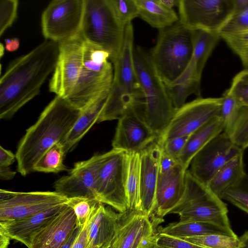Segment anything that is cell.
Returning a JSON list of instances; mask_svg holds the SVG:
<instances>
[{"label": "cell", "mask_w": 248, "mask_h": 248, "mask_svg": "<svg viewBox=\"0 0 248 248\" xmlns=\"http://www.w3.org/2000/svg\"><path fill=\"white\" fill-rule=\"evenodd\" d=\"M224 124L220 116L204 124L189 136L178 158V163L187 170L195 155L210 141L223 131Z\"/></svg>", "instance_id": "cell-27"}, {"label": "cell", "mask_w": 248, "mask_h": 248, "mask_svg": "<svg viewBox=\"0 0 248 248\" xmlns=\"http://www.w3.org/2000/svg\"><path fill=\"white\" fill-rule=\"evenodd\" d=\"M243 155L244 151L227 162L207 185L221 199L227 190L240 184L247 175L244 168Z\"/></svg>", "instance_id": "cell-28"}, {"label": "cell", "mask_w": 248, "mask_h": 248, "mask_svg": "<svg viewBox=\"0 0 248 248\" xmlns=\"http://www.w3.org/2000/svg\"><path fill=\"white\" fill-rule=\"evenodd\" d=\"M248 214V175L238 186L227 190L222 198Z\"/></svg>", "instance_id": "cell-37"}, {"label": "cell", "mask_w": 248, "mask_h": 248, "mask_svg": "<svg viewBox=\"0 0 248 248\" xmlns=\"http://www.w3.org/2000/svg\"><path fill=\"white\" fill-rule=\"evenodd\" d=\"M239 242L237 248H248V231L239 238Z\"/></svg>", "instance_id": "cell-51"}, {"label": "cell", "mask_w": 248, "mask_h": 248, "mask_svg": "<svg viewBox=\"0 0 248 248\" xmlns=\"http://www.w3.org/2000/svg\"><path fill=\"white\" fill-rule=\"evenodd\" d=\"M112 152L111 149L104 154H96L88 159L75 163L67 175L55 182V191L68 198H87L99 202L96 190L98 174L102 163Z\"/></svg>", "instance_id": "cell-14"}, {"label": "cell", "mask_w": 248, "mask_h": 248, "mask_svg": "<svg viewBox=\"0 0 248 248\" xmlns=\"http://www.w3.org/2000/svg\"><path fill=\"white\" fill-rule=\"evenodd\" d=\"M234 13L243 11L248 8V0H233Z\"/></svg>", "instance_id": "cell-48"}, {"label": "cell", "mask_w": 248, "mask_h": 248, "mask_svg": "<svg viewBox=\"0 0 248 248\" xmlns=\"http://www.w3.org/2000/svg\"><path fill=\"white\" fill-rule=\"evenodd\" d=\"M165 7L169 9H173V7L178 6L179 0H158Z\"/></svg>", "instance_id": "cell-50"}, {"label": "cell", "mask_w": 248, "mask_h": 248, "mask_svg": "<svg viewBox=\"0 0 248 248\" xmlns=\"http://www.w3.org/2000/svg\"><path fill=\"white\" fill-rule=\"evenodd\" d=\"M179 21L190 30L219 33L234 12L233 0H179Z\"/></svg>", "instance_id": "cell-10"}, {"label": "cell", "mask_w": 248, "mask_h": 248, "mask_svg": "<svg viewBox=\"0 0 248 248\" xmlns=\"http://www.w3.org/2000/svg\"><path fill=\"white\" fill-rule=\"evenodd\" d=\"M192 31L179 20L158 30L155 46L148 52L152 64L166 86L182 74L193 54Z\"/></svg>", "instance_id": "cell-5"}, {"label": "cell", "mask_w": 248, "mask_h": 248, "mask_svg": "<svg viewBox=\"0 0 248 248\" xmlns=\"http://www.w3.org/2000/svg\"><path fill=\"white\" fill-rule=\"evenodd\" d=\"M108 52L84 40L82 65L76 85L66 98L81 110L101 94L108 93L113 77V67Z\"/></svg>", "instance_id": "cell-6"}, {"label": "cell", "mask_w": 248, "mask_h": 248, "mask_svg": "<svg viewBox=\"0 0 248 248\" xmlns=\"http://www.w3.org/2000/svg\"><path fill=\"white\" fill-rule=\"evenodd\" d=\"M138 17L158 30L169 27L179 21L173 9L163 6L158 0H135Z\"/></svg>", "instance_id": "cell-30"}, {"label": "cell", "mask_w": 248, "mask_h": 248, "mask_svg": "<svg viewBox=\"0 0 248 248\" xmlns=\"http://www.w3.org/2000/svg\"><path fill=\"white\" fill-rule=\"evenodd\" d=\"M113 149L102 163L98 174L96 190L99 202L111 206L120 213L128 210L126 183L127 152Z\"/></svg>", "instance_id": "cell-9"}, {"label": "cell", "mask_w": 248, "mask_h": 248, "mask_svg": "<svg viewBox=\"0 0 248 248\" xmlns=\"http://www.w3.org/2000/svg\"><path fill=\"white\" fill-rule=\"evenodd\" d=\"M125 28L117 20L108 0H84L81 34L85 41L108 52L112 63L121 52Z\"/></svg>", "instance_id": "cell-7"}, {"label": "cell", "mask_w": 248, "mask_h": 248, "mask_svg": "<svg viewBox=\"0 0 248 248\" xmlns=\"http://www.w3.org/2000/svg\"><path fill=\"white\" fill-rule=\"evenodd\" d=\"M16 159V155L0 146V167H9Z\"/></svg>", "instance_id": "cell-44"}, {"label": "cell", "mask_w": 248, "mask_h": 248, "mask_svg": "<svg viewBox=\"0 0 248 248\" xmlns=\"http://www.w3.org/2000/svg\"><path fill=\"white\" fill-rule=\"evenodd\" d=\"M222 98L201 97L176 110L170 124L157 139L162 142L190 135L211 119L220 116Z\"/></svg>", "instance_id": "cell-13"}, {"label": "cell", "mask_w": 248, "mask_h": 248, "mask_svg": "<svg viewBox=\"0 0 248 248\" xmlns=\"http://www.w3.org/2000/svg\"><path fill=\"white\" fill-rule=\"evenodd\" d=\"M191 31L193 50L190 62L202 75L207 60L221 37L219 33L201 30Z\"/></svg>", "instance_id": "cell-31"}, {"label": "cell", "mask_w": 248, "mask_h": 248, "mask_svg": "<svg viewBox=\"0 0 248 248\" xmlns=\"http://www.w3.org/2000/svg\"><path fill=\"white\" fill-rule=\"evenodd\" d=\"M4 41L5 49L7 51H16L19 47L20 41L17 38H6Z\"/></svg>", "instance_id": "cell-45"}, {"label": "cell", "mask_w": 248, "mask_h": 248, "mask_svg": "<svg viewBox=\"0 0 248 248\" xmlns=\"http://www.w3.org/2000/svg\"><path fill=\"white\" fill-rule=\"evenodd\" d=\"M117 20L124 27L138 17L135 0H108Z\"/></svg>", "instance_id": "cell-35"}, {"label": "cell", "mask_w": 248, "mask_h": 248, "mask_svg": "<svg viewBox=\"0 0 248 248\" xmlns=\"http://www.w3.org/2000/svg\"><path fill=\"white\" fill-rule=\"evenodd\" d=\"M155 243L159 248H205L182 238L156 233Z\"/></svg>", "instance_id": "cell-40"}, {"label": "cell", "mask_w": 248, "mask_h": 248, "mask_svg": "<svg viewBox=\"0 0 248 248\" xmlns=\"http://www.w3.org/2000/svg\"><path fill=\"white\" fill-rule=\"evenodd\" d=\"M16 174V171L11 170L9 167H0V178L1 180H11Z\"/></svg>", "instance_id": "cell-46"}, {"label": "cell", "mask_w": 248, "mask_h": 248, "mask_svg": "<svg viewBox=\"0 0 248 248\" xmlns=\"http://www.w3.org/2000/svg\"><path fill=\"white\" fill-rule=\"evenodd\" d=\"M80 112L66 98L56 95L19 141L15 154L17 171L22 176L34 172L44 153L67 136Z\"/></svg>", "instance_id": "cell-2"}, {"label": "cell", "mask_w": 248, "mask_h": 248, "mask_svg": "<svg viewBox=\"0 0 248 248\" xmlns=\"http://www.w3.org/2000/svg\"><path fill=\"white\" fill-rule=\"evenodd\" d=\"M68 198L54 191L17 192L0 201V222L18 220L67 204Z\"/></svg>", "instance_id": "cell-16"}, {"label": "cell", "mask_w": 248, "mask_h": 248, "mask_svg": "<svg viewBox=\"0 0 248 248\" xmlns=\"http://www.w3.org/2000/svg\"><path fill=\"white\" fill-rule=\"evenodd\" d=\"M127 156L126 188L128 209L130 211L142 212L140 199V154L127 152Z\"/></svg>", "instance_id": "cell-32"}, {"label": "cell", "mask_w": 248, "mask_h": 248, "mask_svg": "<svg viewBox=\"0 0 248 248\" xmlns=\"http://www.w3.org/2000/svg\"><path fill=\"white\" fill-rule=\"evenodd\" d=\"M108 93H104L81 110L74 126L62 141L66 153L71 151L94 124L98 122Z\"/></svg>", "instance_id": "cell-26"}, {"label": "cell", "mask_w": 248, "mask_h": 248, "mask_svg": "<svg viewBox=\"0 0 248 248\" xmlns=\"http://www.w3.org/2000/svg\"><path fill=\"white\" fill-rule=\"evenodd\" d=\"M179 163L170 170L159 173L154 212L150 217L155 227L180 203L186 190V171Z\"/></svg>", "instance_id": "cell-17"}, {"label": "cell", "mask_w": 248, "mask_h": 248, "mask_svg": "<svg viewBox=\"0 0 248 248\" xmlns=\"http://www.w3.org/2000/svg\"><path fill=\"white\" fill-rule=\"evenodd\" d=\"M161 147L156 140L140 153L141 211L151 217L154 210Z\"/></svg>", "instance_id": "cell-20"}, {"label": "cell", "mask_w": 248, "mask_h": 248, "mask_svg": "<svg viewBox=\"0 0 248 248\" xmlns=\"http://www.w3.org/2000/svg\"><path fill=\"white\" fill-rule=\"evenodd\" d=\"M99 202L89 198L74 197L68 198L67 204L74 210L77 225L82 227L88 220L93 209Z\"/></svg>", "instance_id": "cell-36"}, {"label": "cell", "mask_w": 248, "mask_h": 248, "mask_svg": "<svg viewBox=\"0 0 248 248\" xmlns=\"http://www.w3.org/2000/svg\"><path fill=\"white\" fill-rule=\"evenodd\" d=\"M243 151L222 131L195 155L189 170L198 180L207 186L222 166Z\"/></svg>", "instance_id": "cell-15"}, {"label": "cell", "mask_w": 248, "mask_h": 248, "mask_svg": "<svg viewBox=\"0 0 248 248\" xmlns=\"http://www.w3.org/2000/svg\"><path fill=\"white\" fill-rule=\"evenodd\" d=\"M122 214L97 203L90 215L87 248H110Z\"/></svg>", "instance_id": "cell-23"}, {"label": "cell", "mask_w": 248, "mask_h": 248, "mask_svg": "<svg viewBox=\"0 0 248 248\" xmlns=\"http://www.w3.org/2000/svg\"><path fill=\"white\" fill-rule=\"evenodd\" d=\"M190 135L175 137L162 142L156 141L164 152L178 160Z\"/></svg>", "instance_id": "cell-41"}, {"label": "cell", "mask_w": 248, "mask_h": 248, "mask_svg": "<svg viewBox=\"0 0 248 248\" xmlns=\"http://www.w3.org/2000/svg\"><path fill=\"white\" fill-rule=\"evenodd\" d=\"M84 39L81 33L59 43V53L49 83V91L67 98L72 93L80 73Z\"/></svg>", "instance_id": "cell-12"}, {"label": "cell", "mask_w": 248, "mask_h": 248, "mask_svg": "<svg viewBox=\"0 0 248 248\" xmlns=\"http://www.w3.org/2000/svg\"><path fill=\"white\" fill-rule=\"evenodd\" d=\"M134 29L126 25L121 52L112 63L113 77L97 123L119 120L127 115L144 113V95L136 74L134 58Z\"/></svg>", "instance_id": "cell-3"}, {"label": "cell", "mask_w": 248, "mask_h": 248, "mask_svg": "<svg viewBox=\"0 0 248 248\" xmlns=\"http://www.w3.org/2000/svg\"><path fill=\"white\" fill-rule=\"evenodd\" d=\"M158 233L179 238L208 234L236 236L232 229H227L211 222L193 221H179L170 223L160 228Z\"/></svg>", "instance_id": "cell-29"}, {"label": "cell", "mask_w": 248, "mask_h": 248, "mask_svg": "<svg viewBox=\"0 0 248 248\" xmlns=\"http://www.w3.org/2000/svg\"><path fill=\"white\" fill-rule=\"evenodd\" d=\"M228 90L240 105L248 107V69L234 77Z\"/></svg>", "instance_id": "cell-38"}, {"label": "cell", "mask_w": 248, "mask_h": 248, "mask_svg": "<svg viewBox=\"0 0 248 248\" xmlns=\"http://www.w3.org/2000/svg\"><path fill=\"white\" fill-rule=\"evenodd\" d=\"M84 0H54L41 16L46 40L60 43L81 33Z\"/></svg>", "instance_id": "cell-11"}, {"label": "cell", "mask_w": 248, "mask_h": 248, "mask_svg": "<svg viewBox=\"0 0 248 248\" xmlns=\"http://www.w3.org/2000/svg\"><path fill=\"white\" fill-rule=\"evenodd\" d=\"M11 238L3 231L0 230V248H7Z\"/></svg>", "instance_id": "cell-49"}, {"label": "cell", "mask_w": 248, "mask_h": 248, "mask_svg": "<svg viewBox=\"0 0 248 248\" xmlns=\"http://www.w3.org/2000/svg\"><path fill=\"white\" fill-rule=\"evenodd\" d=\"M219 33L244 69H248V8L234 13Z\"/></svg>", "instance_id": "cell-25"}, {"label": "cell", "mask_w": 248, "mask_h": 248, "mask_svg": "<svg viewBox=\"0 0 248 248\" xmlns=\"http://www.w3.org/2000/svg\"></svg>", "instance_id": "cell-55"}, {"label": "cell", "mask_w": 248, "mask_h": 248, "mask_svg": "<svg viewBox=\"0 0 248 248\" xmlns=\"http://www.w3.org/2000/svg\"><path fill=\"white\" fill-rule=\"evenodd\" d=\"M67 205V204L58 205L18 220L0 222V230L8 235L11 239L19 241L29 248L33 235Z\"/></svg>", "instance_id": "cell-24"}, {"label": "cell", "mask_w": 248, "mask_h": 248, "mask_svg": "<svg viewBox=\"0 0 248 248\" xmlns=\"http://www.w3.org/2000/svg\"><path fill=\"white\" fill-rule=\"evenodd\" d=\"M4 53V47L2 43H0V58L3 55Z\"/></svg>", "instance_id": "cell-53"}, {"label": "cell", "mask_w": 248, "mask_h": 248, "mask_svg": "<svg viewBox=\"0 0 248 248\" xmlns=\"http://www.w3.org/2000/svg\"><path fill=\"white\" fill-rule=\"evenodd\" d=\"M77 225L73 209L68 205L32 237L29 248H60Z\"/></svg>", "instance_id": "cell-22"}, {"label": "cell", "mask_w": 248, "mask_h": 248, "mask_svg": "<svg viewBox=\"0 0 248 248\" xmlns=\"http://www.w3.org/2000/svg\"><path fill=\"white\" fill-rule=\"evenodd\" d=\"M59 53V43L45 40L8 65L0 79V118L9 119L39 94L53 73Z\"/></svg>", "instance_id": "cell-1"}, {"label": "cell", "mask_w": 248, "mask_h": 248, "mask_svg": "<svg viewBox=\"0 0 248 248\" xmlns=\"http://www.w3.org/2000/svg\"><path fill=\"white\" fill-rule=\"evenodd\" d=\"M90 221V215L86 223L81 227L72 245V248H87Z\"/></svg>", "instance_id": "cell-43"}, {"label": "cell", "mask_w": 248, "mask_h": 248, "mask_svg": "<svg viewBox=\"0 0 248 248\" xmlns=\"http://www.w3.org/2000/svg\"><path fill=\"white\" fill-rule=\"evenodd\" d=\"M178 164L179 163L177 160L167 154L162 150L161 147L159 161V173L167 172L172 169Z\"/></svg>", "instance_id": "cell-42"}, {"label": "cell", "mask_w": 248, "mask_h": 248, "mask_svg": "<svg viewBox=\"0 0 248 248\" xmlns=\"http://www.w3.org/2000/svg\"><path fill=\"white\" fill-rule=\"evenodd\" d=\"M220 117L224 132L241 149L248 147V107L240 105L228 89L221 96Z\"/></svg>", "instance_id": "cell-21"}, {"label": "cell", "mask_w": 248, "mask_h": 248, "mask_svg": "<svg viewBox=\"0 0 248 248\" xmlns=\"http://www.w3.org/2000/svg\"><path fill=\"white\" fill-rule=\"evenodd\" d=\"M155 226L142 212L123 213L119 220L111 248H143L155 238Z\"/></svg>", "instance_id": "cell-19"}, {"label": "cell", "mask_w": 248, "mask_h": 248, "mask_svg": "<svg viewBox=\"0 0 248 248\" xmlns=\"http://www.w3.org/2000/svg\"><path fill=\"white\" fill-rule=\"evenodd\" d=\"M185 181L183 198L170 214L178 215L180 221L208 222L232 229L228 216V210L222 200L187 170L186 171Z\"/></svg>", "instance_id": "cell-8"}, {"label": "cell", "mask_w": 248, "mask_h": 248, "mask_svg": "<svg viewBox=\"0 0 248 248\" xmlns=\"http://www.w3.org/2000/svg\"><path fill=\"white\" fill-rule=\"evenodd\" d=\"M81 227L76 225L72 234L60 248H72V245Z\"/></svg>", "instance_id": "cell-47"}, {"label": "cell", "mask_w": 248, "mask_h": 248, "mask_svg": "<svg viewBox=\"0 0 248 248\" xmlns=\"http://www.w3.org/2000/svg\"><path fill=\"white\" fill-rule=\"evenodd\" d=\"M150 243L148 245H147V246L145 247H144V248H147L148 247V246H149V245L150 244Z\"/></svg>", "instance_id": "cell-54"}, {"label": "cell", "mask_w": 248, "mask_h": 248, "mask_svg": "<svg viewBox=\"0 0 248 248\" xmlns=\"http://www.w3.org/2000/svg\"><path fill=\"white\" fill-rule=\"evenodd\" d=\"M158 138L145 123L144 113L135 112L118 120L112 149L140 154Z\"/></svg>", "instance_id": "cell-18"}, {"label": "cell", "mask_w": 248, "mask_h": 248, "mask_svg": "<svg viewBox=\"0 0 248 248\" xmlns=\"http://www.w3.org/2000/svg\"><path fill=\"white\" fill-rule=\"evenodd\" d=\"M147 248H159L155 243V238L150 243V244L149 245Z\"/></svg>", "instance_id": "cell-52"}, {"label": "cell", "mask_w": 248, "mask_h": 248, "mask_svg": "<svg viewBox=\"0 0 248 248\" xmlns=\"http://www.w3.org/2000/svg\"><path fill=\"white\" fill-rule=\"evenodd\" d=\"M18 1L0 0V36L10 27L17 16Z\"/></svg>", "instance_id": "cell-39"}, {"label": "cell", "mask_w": 248, "mask_h": 248, "mask_svg": "<svg viewBox=\"0 0 248 248\" xmlns=\"http://www.w3.org/2000/svg\"><path fill=\"white\" fill-rule=\"evenodd\" d=\"M66 153L62 142L53 145L42 156L34 167V172L59 173L69 170L63 163Z\"/></svg>", "instance_id": "cell-33"}, {"label": "cell", "mask_w": 248, "mask_h": 248, "mask_svg": "<svg viewBox=\"0 0 248 248\" xmlns=\"http://www.w3.org/2000/svg\"><path fill=\"white\" fill-rule=\"evenodd\" d=\"M133 58L144 97V119L159 137L168 126L176 109L166 85L151 62L148 52L140 46L134 47Z\"/></svg>", "instance_id": "cell-4"}, {"label": "cell", "mask_w": 248, "mask_h": 248, "mask_svg": "<svg viewBox=\"0 0 248 248\" xmlns=\"http://www.w3.org/2000/svg\"><path fill=\"white\" fill-rule=\"evenodd\" d=\"M182 239L205 248H237L239 242L237 235L221 234H208Z\"/></svg>", "instance_id": "cell-34"}]
</instances>
